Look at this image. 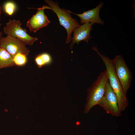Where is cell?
Returning <instances> with one entry per match:
<instances>
[{"mask_svg": "<svg viewBox=\"0 0 135 135\" xmlns=\"http://www.w3.org/2000/svg\"><path fill=\"white\" fill-rule=\"evenodd\" d=\"M92 49L98 55L105 65L108 80L117 97L118 105L120 111L121 112L124 111L128 106V101L116 75L112 60L101 54L96 46H94Z\"/></svg>", "mask_w": 135, "mask_h": 135, "instance_id": "6da1fadb", "label": "cell"}, {"mask_svg": "<svg viewBox=\"0 0 135 135\" xmlns=\"http://www.w3.org/2000/svg\"><path fill=\"white\" fill-rule=\"evenodd\" d=\"M108 80L106 70L100 72L96 79L88 90L86 102L85 110V114L90 109L98 104L103 98L105 92L106 84Z\"/></svg>", "mask_w": 135, "mask_h": 135, "instance_id": "7a4b0ae2", "label": "cell"}, {"mask_svg": "<svg viewBox=\"0 0 135 135\" xmlns=\"http://www.w3.org/2000/svg\"><path fill=\"white\" fill-rule=\"evenodd\" d=\"M44 2L50 10L56 14L60 25L66 29L67 36L66 43L68 44L72 40V34L74 30L81 25L76 19L72 18L68 10L61 8L56 2L51 0H45Z\"/></svg>", "mask_w": 135, "mask_h": 135, "instance_id": "3957f363", "label": "cell"}, {"mask_svg": "<svg viewBox=\"0 0 135 135\" xmlns=\"http://www.w3.org/2000/svg\"><path fill=\"white\" fill-rule=\"evenodd\" d=\"M22 25L20 20L9 19L4 27L3 32L7 36L16 38L26 45H32L35 42L38 40V38L28 34L25 29L22 27Z\"/></svg>", "mask_w": 135, "mask_h": 135, "instance_id": "277c9868", "label": "cell"}, {"mask_svg": "<svg viewBox=\"0 0 135 135\" xmlns=\"http://www.w3.org/2000/svg\"><path fill=\"white\" fill-rule=\"evenodd\" d=\"M112 62L116 75L124 93L126 95L132 82V73L127 67L122 56H116L112 60Z\"/></svg>", "mask_w": 135, "mask_h": 135, "instance_id": "5b68a950", "label": "cell"}, {"mask_svg": "<svg viewBox=\"0 0 135 135\" xmlns=\"http://www.w3.org/2000/svg\"><path fill=\"white\" fill-rule=\"evenodd\" d=\"M98 105L102 107L106 113L112 116L118 117L121 115L118 105L117 97L108 80L106 84L103 97Z\"/></svg>", "mask_w": 135, "mask_h": 135, "instance_id": "8992f818", "label": "cell"}, {"mask_svg": "<svg viewBox=\"0 0 135 135\" xmlns=\"http://www.w3.org/2000/svg\"><path fill=\"white\" fill-rule=\"evenodd\" d=\"M26 45L21 40L9 36H2L0 40V47L4 48L13 58L19 53L28 55L30 50Z\"/></svg>", "mask_w": 135, "mask_h": 135, "instance_id": "52a82bcc", "label": "cell"}, {"mask_svg": "<svg viewBox=\"0 0 135 135\" xmlns=\"http://www.w3.org/2000/svg\"><path fill=\"white\" fill-rule=\"evenodd\" d=\"M36 12L27 21L26 24L30 32L36 33L40 29L48 25L50 22L45 14V9L50 10L47 5H43L42 7L38 8Z\"/></svg>", "mask_w": 135, "mask_h": 135, "instance_id": "ba28073f", "label": "cell"}, {"mask_svg": "<svg viewBox=\"0 0 135 135\" xmlns=\"http://www.w3.org/2000/svg\"><path fill=\"white\" fill-rule=\"evenodd\" d=\"M103 5V3L100 2L95 8L84 12L81 14L73 13L68 10V11L70 13H72L78 16L80 18V23L82 24L90 23L93 24L97 23L104 25V22L100 19L99 16L100 10Z\"/></svg>", "mask_w": 135, "mask_h": 135, "instance_id": "9c48e42d", "label": "cell"}, {"mask_svg": "<svg viewBox=\"0 0 135 135\" xmlns=\"http://www.w3.org/2000/svg\"><path fill=\"white\" fill-rule=\"evenodd\" d=\"M93 24L90 23H84L74 30L72 42L70 47V49H72L75 44H78L81 41H84L87 43L88 42L89 39L92 38L90 33Z\"/></svg>", "mask_w": 135, "mask_h": 135, "instance_id": "30bf717a", "label": "cell"}, {"mask_svg": "<svg viewBox=\"0 0 135 135\" xmlns=\"http://www.w3.org/2000/svg\"><path fill=\"white\" fill-rule=\"evenodd\" d=\"M14 66L12 56L4 48L0 47V69Z\"/></svg>", "mask_w": 135, "mask_h": 135, "instance_id": "8fae6325", "label": "cell"}, {"mask_svg": "<svg viewBox=\"0 0 135 135\" xmlns=\"http://www.w3.org/2000/svg\"><path fill=\"white\" fill-rule=\"evenodd\" d=\"M35 63L39 68L51 64L52 59L51 55L46 52L42 53L37 56L34 59Z\"/></svg>", "mask_w": 135, "mask_h": 135, "instance_id": "7c38bea8", "label": "cell"}, {"mask_svg": "<svg viewBox=\"0 0 135 135\" xmlns=\"http://www.w3.org/2000/svg\"><path fill=\"white\" fill-rule=\"evenodd\" d=\"M16 7L15 3L11 1L6 2L3 6V9L5 12L10 16L14 14L16 11Z\"/></svg>", "mask_w": 135, "mask_h": 135, "instance_id": "4fadbf2b", "label": "cell"}, {"mask_svg": "<svg viewBox=\"0 0 135 135\" xmlns=\"http://www.w3.org/2000/svg\"><path fill=\"white\" fill-rule=\"evenodd\" d=\"M15 66H22L25 65L27 62V56L22 53H18L13 58Z\"/></svg>", "mask_w": 135, "mask_h": 135, "instance_id": "5bb4252c", "label": "cell"}, {"mask_svg": "<svg viewBox=\"0 0 135 135\" xmlns=\"http://www.w3.org/2000/svg\"><path fill=\"white\" fill-rule=\"evenodd\" d=\"M2 12V8L0 3V21L1 20V15Z\"/></svg>", "mask_w": 135, "mask_h": 135, "instance_id": "9a60e30c", "label": "cell"}, {"mask_svg": "<svg viewBox=\"0 0 135 135\" xmlns=\"http://www.w3.org/2000/svg\"><path fill=\"white\" fill-rule=\"evenodd\" d=\"M2 25V24L0 23V27ZM2 31H0V40L1 39V38L2 37Z\"/></svg>", "mask_w": 135, "mask_h": 135, "instance_id": "2e32d148", "label": "cell"}]
</instances>
